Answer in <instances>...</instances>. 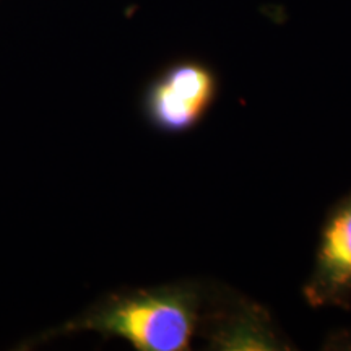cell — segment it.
Wrapping results in <instances>:
<instances>
[{
  "mask_svg": "<svg viewBox=\"0 0 351 351\" xmlns=\"http://www.w3.org/2000/svg\"><path fill=\"white\" fill-rule=\"evenodd\" d=\"M207 291L195 282L114 293L65 326L36 337L32 345L57 335L90 330L117 337L137 351H187L204 326Z\"/></svg>",
  "mask_w": 351,
  "mask_h": 351,
  "instance_id": "cell-1",
  "label": "cell"
},
{
  "mask_svg": "<svg viewBox=\"0 0 351 351\" xmlns=\"http://www.w3.org/2000/svg\"><path fill=\"white\" fill-rule=\"evenodd\" d=\"M218 91V77L207 64L176 62L148 83L142 98L143 116L161 134H186L207 117Z\"/></svg>",
  "mask_w": 351,
  "mask_h": 351,
  "instance_id": "cell-2",
  "label": "cell"
},
{
  "mask_svg": "<svg viewBox=\"0 0 351 351\" xmlns=\"http://www.w3.org/2000/svg\"><path fill=\"white\" fill-rule=\"evenodd\" d=\"M302 296L311 307L351 309V192L327 210L313 274Z\"/></svg>",
  "mask_w": 351,
  "mask_h": 351,
  "instance_id": "cell-3",
  "label": "cell"
}]
</instances>
